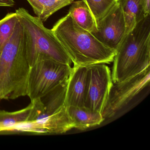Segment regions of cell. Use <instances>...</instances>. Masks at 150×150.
<instances>
[{"label": "cell", "mask_w": 150, "mask_h": 150, "mask_svg": "<svg viewBox=\"0 0 150 150\" xmlns=\"http://www.w3.org/2000/svg\"><path fill=\"white\" fill-rule=\"evenodd\" d=\"M150 0H142L141 6L145 16L150 15Z\"/></svg>", "instance_id": "obj_17"}, {"label": "cell", "mask_w": 150, "mask_h": 150, "mask_svg": "<svg viewBox=\"0 0 150 150\" xmlns=\"http://www.w3.org/2000/svg\"><path fill=\"white\" fill-rule=\"evenodd\" d=\"M18 17L16 13H8L0 21V50H2L7 42L13 35Z\"/></svg>", "instance_id": "obj_16"}, {"label": "cell", "mask_w": 150, "mask_h": 150, "mask_svg": "<svg viewBox=\"0 0 150 150\" xmlns=\"http://www.w3.org/2000/svg\"><path fill=\"white\" fill-rule=\"evenodd\" d=\"M36 17L42 22L46 21L53 14L71 4L74 0H27Z\"/></svg>", "instance_id": "obj_12"}, {"label": "cell", "mask_w": 150, "mask_h": 150, "mask_svg": "<svg viewBox=\"0 0 150 150\" xmlns=\"http://www.w3.org/2000/svg\"><path fill=\"white\" fill-rule=\"evenodd\" d=\"M113 62L111 76L114 84L150 68V15L144 17L124 37Z\"/></svg>", "instance_id": "obj_3"}, {"label": "cell", "mask_w": 150, "mask_h": 150, "mask_svg": "<svg viewBox=\"0 0 150 150\" xmlns=\"http://www.w3.org/2000/svg\"><path fill=\"white\" fill-rule=\"evenodd\" d=\"M71 67L50 59L38 60L30 69L27 96L31 100L45 96L66 82Z\"/></svg>", "instance_id": "obj_5"}, {"label": "cell", "mask_w": 150, "mask_h": 150, "mask_svg": "<svg viewBox=\"0 0 150 150\" xmlns=\"http://www.w3.org/2000/svg\"><path fill=\"white\" fill-rule=\"evenodd\" d=\"M68 14L82 28L92 33L96 29L95 20L86 4L83 1H74Z\"/></svg>", "instance_id": "obj_11"}, {"label": "cell", "mask_w": 150, "mask_h": 150, "mask_svg": "<svg viewBox=\"0 0 150 150\" xmlns=\"http://www.w3.org/2000/svg\"><path fill=\"white\" fill-rule=\"evenodd\" d=\"M1 50H0V54H1Z\"/></svg>", "instance_id": "obj_20"}, {"label": "cell", "mask_w": 150, "mask_h": 150, "mask_svg": "<svg viewBox=\"0 0 150 150\" xmlns=\"http://www.w3.org/2000/svg\"><path fill=\"white\" fill-rule=\"evenodd\" d=\"M51 30L74 66L87 67L113 62L116 51L78 26L69 14L59 19Z\"/></svg>", "instance_id": "obj_1"}, {"label": "cell", "mask_w": 150, "mask_h": 150, "mask_svg": "<svg viewBox=\"0 0 150 150\" xmlns=\"http://www.w3.org/2000/svg\"><path fill=\"white\" fill-rule=\"evenodd\" d=\"M150 68L128 79L113 85L108 104L102 115L104 118L114 116L127 105L149 84Z\"/></svg>", "instance_id": "obj_7"}, {"label": "cell", "mask_w": 150, "mask_h": 150, "mask_svg": "<svg viewBox=\"0 0 150 150\" xmlns=\"http://www.w3.org/2000/svg\"><path fill=\"white\" fill-rule=\"evenodd\" d=\"M86 74L87 67H71L66 86L64 104L67 108L85 107Z\"/></svg>", "instance_id": "obj_9"}, {"label": "cell", "mask_w": 150, "mask_h": 150, "mask_svg": "<svg viewBox=\"0 0 150 150\" xmlns=\"http://www.w3.org/2000/svg\"><path fill=\"white\" fill-rule=\"evenodd\" d=\"M82 1H84V2H85V3H86V0H82Z\"/></svg>", "instance_id": "obj_19"}, {"label": "cell", "mask_w": 150, "mask_h": 150, "mask_svg": "<svg viewBox=\"0 0 150 150\" xmlns=\"http://www.w3.org/2000/svg\"><path fill=\"white\" fill-rule=\"evenodd\" d=\"M15 4L14 0H0V7H13Z\"/></svg>", "instance_id": "obj_18"}, {"label": "cell", "mask_w": 150, "mask_h": 150, "mask_svg": "<svg viewBox=\"0 0 150 150\" xmlns=\"http://www.w3.org/2000/svg\"><path fill=\"white\" fill-rule=\"evenodd\" d=\"M113 85L111 71L106 64L87 67L84 106L102 114Z\"/></svg>", "instance_id": "obj_6"}, {"label": "cell", "mask_w": 150, "mask_h": 150, "mask_svg": "<svg viewBox=\"0 0 150 150\" xmlns=\"http://www.w3.org/2000/svg\"><path fill=\"white\" fill-rule=\"evenodd\" d=\"M86 2L96 25L117 4V0H86Z\"/></svg>", "instance_id": "obj_15"}, {"label": "cell", "mask_w": 150, "mask_h": 150, "mask_svg": "<svg viewBox=\"0 0 150 150\" xmlns=\"http://www.w3.org/2000/svg\"><path fill=\"white\" fill-rule=\"evenodd\" d=\"M67 108L74 128L78 129L85 130L100 125L105 119L100 112L85 107L70 106Z\"/></svg>", "instance_id": "obj_10"}, {"label": "cell", "mask_w": 150, "mask_h": 150, "mask_svg": "<svg viewBox=\"0 0 150 150\" xmlns=\"http://www.w3.org/2000/svg\"><path fill=\"white\" fill-rule=\"evenodd\" d=\"M32 104L23 109L9 112L0 110V132L11 131L16 125L28 121Z\"/></svg>", "instance_id": "obj_14"}, {"label": "cell", "mask_w": 150, "mask_h": 150, "mask_svg": "<svg viewBox=\"0 0 150 150\" xmlns=\"http://www.w3.org/2000/svg\"><path fill=\"white\" fill-rule=\"evenodd\" d=\"M30 67L23 27L18 18L13 33L0 54V100L28 95Z\"/></svg>", "instance_id": "obj_2"}, {"label": "cell", "mask_w": 150, "mask_h": 150, "mask_svg": "<svg viewBox=\"0 0 150 150\" xmlns=\"http://www.w3.org/2000/svg\"><path fill=\"white\" fill-rule=\"evenodd\" d=\"M117 2L121 6L124 15L126 24L125 36L145 17L141 6L142 0H117Z\"/></svg>", "instance_id": "obj_13"}, {"label": "cell", "mask_w": 150, "mask_h": 150, "mask_svg": "<svg viewBox=\"0 0 150 150\" xmlns=\"http://www.w3.org/2000/svg\"><path fill=\"white\" fill-rule=\"evenodd\" d=\"M16 13L23 27L30 66L42 59H50L71 65V60L51 29L45 28L43 22L25 8H20Z\"/></svg>", "instance_id": "obj_4"}, {"label": "cell", "mask_w": 150, "mask_h": 150, "mask_svg": "<svg viewBox=\"0 0 150 150\" xmlns=\"http://www.w3.org/2000/svg\"><path fill=\"white\" fill-rule=\"evenodd\" d=\"M126 24L122 9L117 4L96 23L91 33L107 47L116 51L125 35Z\"/></svg>", "instance_id": "obj_8"}]
</instances>
